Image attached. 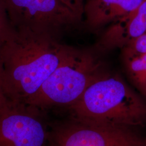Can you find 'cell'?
<instances>
[{
  "label": "cell",
  "instance_id": "6da1fadb",
  "mask_svg": "<svg viewBox=\"0 0 146 146\" xmlns=\"http://www.w3.org/2000/svg\"><path fill=\"white\" fill-rule=\"evenodd\" d=\"M55 36L14 27L0 40V73L6 98L26 104L73 48Z\"/></svg>",
  "mask_w": 146,
  "mask_h": 146
},
{
  "label": "cell",
  "instance_id": "7a4b0ae2",
  "mask_svg": "<svg viewBox=\"0 0 146 146\" xmlns=\"http://www.w3.org/2000/svg\"><path fill=\"white\" fill-rule=\"evenodd\" d=\"M74 119L130 128L146 123V104L117 77L106 74L69 107Z\"/></svg>",
  "mask_w": 146,
  "mask_h": 146
},
{
  "label": "cell",
  "instance_id": "3957f363",
  "mask_svg": "<svg viewBox=\"0 0 146 146\" xmlns=\"http://www.w3.org/2000/svg\"><path fill=\"white\" fill-rule=\"evenodd\" d=\"M104 75L100 62L94 56L73 49L26 104L41 110L53 106L70 107Z\"/></svg>",
  "mask_w": 146,
  "mask_h": 146
},
{
  "label": "cell",
  "instance_id": "277c9868",
  "mask_svg": "<svg viewBox=\"0 0 146 146\" xmlns=\"http://www.w3.org/2000/svg\"><path fill=\"white\" fill-rule=\"evenodd\" d=\"M12 26L57 36L81 20L60 0H5Z\"/></svg>",
  "mask_w": 146,
  "mask_h": 146
},
{
  "label": "cell",
  "instance_id": "5b68a950",
  "mask_svg": "<svg viewBox=\"0 0 146 146\" xmlns=\"http://www.w3.org/2000/svg\"><path fill=\"white\" fill-rule=\"evenodd\" d=\"M51 146H144L129 128L74 119L49 133Z\"/></svg>",
  "mask_w": 146,
  "mask_h": 146
},
{
  "label": "cell",
  "instance_id": "8992f818",
  "mask_svg": "<svg viewBox=\"0 0 146 146\" xmlns=\"http://www.w3.org/2000/svg\"><path fill=\"white\" fill-rule=\"evenodd\" d=\"M41 110L10 101L0 110V146H46L49 132Z\"/></svg>",
  "mask_w": 146,
  "mask_h": 146
},
{
  "label": "cell",
  "instance_id": "52a82bcc",
  "mask_svg": "<svg viewBox=\"0 0 146 146\" xmlns=\"http://www.w3.org/2000/svg\"><path fill=\"white\" fill-rule=\"evenodd\" d=\"M146 33V0L131 15L110 25L99 42L104 50L123 48Z\"/></svg>",
  "mask_w": 146,
  "mask_h": 146
},
{
  "label": "cell",
  "instance_id": "ba28073f",
  "mask_svg": "<svg viewBox=\"0 0 146 146\" xmlns=\"http://www.w3.org/2000/svg\"><path fill=\"white\" fill-rule=\"evenodd\" d=\"M143 0H87L84 15L90 28L98 29L131 15Z\"/></svg>",
  "mask_w": 146,
  "mask_h": 146
},
{
  "label": "cell",
  "instance_id": "9c48e42d",
  "mask_svg": "<svg viewBox=\"0 0 146 146\" xmlns=\"http://www.w3.org/2000/svg\"><path fill=\"white\" fill-rule=\"evenodd\" d=\"M125 67L131 81L146 95V55L123 52Z\"/></svg>",
  "mask_w": 146,
  "mask_h": 146
},
{
  "label": "cell",
  "instance_id": "30bf717a",
  "mask_svg": "<svg viewBox=\"0 0 146 146\" xmlns=\"http://www.w3.org/2000/svg\"><path fill=\"white\" fill-rule=\"evenodd\" d=\"M123 49L125 52L146 55V33L131 41Z\"/></svg>",
  "mask_w": 146,
  "mask_h": 146
},
{
  "label": "cell",
  "instance_id": "8fae6325",
  "mask_svg": "<svg viewBox=\"0 0 146 146\" xmlns=\"http://www.w3.org/2000/svg\"><path fill=\"white\" fill-rule=\"evenodd\" d=\"M12 26L6 8L5 0H0V40L11 32Z\"/></svg>",
  "mask_w": 146,
  "mask_h": 146
},
{
  "label": "cell",
  "instance_id": "7c38bea8",
  "mask_svg": "<svg viewBox=\"0 0 146 146\" xmlns=\"http://www.w3.org/2000/svg\"><path fill=\"white\" fill-rule=\"evenodd\" d=\"M82 20L87 0H60Z\"/></svg>",
  "mask_w": 146,
  "mask_h": 146
},
{
  "label": "cell",
  "instance_id": "4fadbf2b",
  "mask_svg": "<svg viewBox=\"0 0 146 146\" xmlns=\"http://www.w3.org/2000/svg\"><path fill=\"white\" fill-rule=\"evenodd\" d=\"M9 103H10V101L6 98L3 90L1 73H0V110L5 108L8 104H9Z\"/></svg>",
  "mask_w": 146,
  "mask_h": 146
},
{
  "label": "cell",
  "instance_id": "5bb4252c",
  "mask_svg": "<svg viewBox=\"0 0 146 146\" xmlns=\"http://www.w3.org/2000/svg\"><path fill=\"white\" fill-rule=\"evenodd\" d=\"M50 146V144H49V143H48V145H47V146Z\"/></svg>",
  "mask_w": 146,
  "mask_h": 146
}]
</instances>
